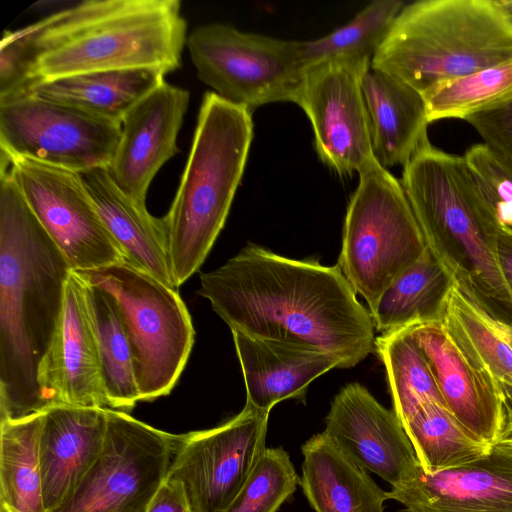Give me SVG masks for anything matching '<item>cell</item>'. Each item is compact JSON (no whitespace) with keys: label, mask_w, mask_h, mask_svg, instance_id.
Listing matches in <instances>:
<instances>
[{"label":"cell","mask_w":512,"mask_h":512,"mask_svg":"<svg viewBox=\"0 0 512 512\" xmlns=\"http://www.w3.org/2000/svg\"><path fill=\"white\" fill-rule=\"evenodd\" d=\"M198 293L231 331L321 350L339 358L343 368L356 366L375 348L371 314L338 265L249 244L202 273Z\"/></svg>","instance_id":"cell-1"},{"label":"cell","mask_w":512,"mask_h":512,"mask_svg":"<svg viewBox=\"0 0 512 512\" xmlns=\"http://www.w3.org/2000/svg\"><path fill=\"white\" fill-rule=\"evenodd\" d=\"M70 272L10 167L0 168V422L50 409L39 373L62 315Z\"/></svg>","instance_id":"cell-2"},{"label":"cell","mask_w":512,"mask_h":512,"mask_svg":"<svg viewBox=\"0 0 512 512\" xmlns=\"http://www.w3.org/2000/svg\"><path fill=\"white\" fill-rule=\"evenodd\" d=\"M35 26L36 83L131 68L166 75L181 66L188 37L179 0L82 1Z\"/></svg>","instance_id":"cell-3"},{"label":"cell","mask_w":512,"mask_h":512,"mask_svg":"<svg viewBox=\"0 0 512 512\" xmlns=\"http://www.w3.org/2000/svg\"><path fill=\"white\" fill-rule=\"evenodd\" d=\"M400 180L427 247L490 314L512 323V296L497 257L498 235L464 156L426 141Z\"/></svg>","instance_id":"cell-4"},{"label":"cell","mask_w":512,"mask_h":512,"mask_svg":"<svg viewBox=\"0 0 512 512\" xmlns=\"http://www.w3.org/2000/svg\"><path fill=\"white\" fill-rule=\"evenodd\" d=\"M253 139L252 113L203 95L187 163L162 217L176 287L203 264L229 214Z\"/></svg>","instance_id":"cell-5"},{"label":"cell","mask_w":512,"mask_h":512,"mask_svg":"<svg viewBox=\"0 0 512 512\" xmlns=\"http://www.w3.org/2000/svg\"><path fill=\"white\" fill-rule=\"evenodd\" d=\"M512 58V17L500 0H420L398 13L371 68L423 94Z\"/></svg>","instance_id":"cell-6"},{"label":"cell","mask_w":512,"mask_h":512,"mask_svg":"<svg viewBox=\"0 0 512 512\" xmlns=\"http://www.w3.org/2000/svg\"><path fill=\"white\" fill-rule=\"evenodd\" d=\"M358 175L337 265L370 309L427 245L400 180L376 160Z\"/></svg>","instance_id":"cell-7"},{"label":"cell","mask_w":512,"mask_h":512,"mask_svg":"<svg viewBox=\"0 0 512 512\" xmlns=\"http://www.w3.org/2000/svg\"><path fill=\"white\" fill-rule=\"evenodd\" d=\"M74 272L114 297L130 343L140 400L169 394L194 344L191 316L177 289L127 262Z\"/></svg>","instance_id":"cell-8"},{"label":"cell","mask_w":512,"mask_h":512,"mask_svg":"<svg viewBox=\"0 0 512 512\" xmlns=\"http://www.w3.org/2000/svg\"><path fill=\"white\" fill-rule=\"evenodd\" d=\"M186 47L198 78L224 100L251 113L275 102L296 104L305 72L297 41L210 23L195 28Z\"/></svg>","instance_id":"cell-9"},{"label":"cell","mask_w":512,"mask_h":512,"mask_svg":"<svg viewBox=\"0 0 512 512\" xmlns=\"http://www.w3.org/2000/svg\"><path fill=\"white\" fill-rule=\"evenodd\" d=\"M102 450L51 512H147L186 434H171L108 409Z\"/></svg>","instance_id":"cell-10"},{"label":"cell","mask_w":512,"mask_h":512,"mask_svg":"<svg viewBox=\"0 0 512 512\" xmlns=\"http://www.w3.org/2000/svg\"><path fill=\"white\" fill-rule=\"evenodd\" d=\"M121 123L28 93L0 102V149L82 173L108 167Z\"/></svg>","instance_id":"cell-11"},{"label":"cell","mask_w":512,"mask_h":512,"mask_svg":"<svg viewBox=\"0 0 512 512\" xmlns=\"http://www.w3.org/2000/svg\"><path fill=\"white\" fill-rule=\"evenodd\" d=\"M8 158L11 174L26 202L71 270H94L126 262L80 173L31 159Z\"/></svg>","instance_id":"cell-12"},{"label":"cell","mask_w":512,"mask_h":512,"mask_svg":"<svg viewBox=\"0 0 512 512\" xmlns=\"http://www.w3.org/2000/svg\"><path fill=\"white\" fill-rule=\"evenodd\" d=\"M269 414L246 403L220 426L186 434L167 478L182 484L194 512L231 504L266 449Z\"/></svg>","instance_id":"cell-13"},{"label":"cell","mask_w":512,"mask_h":512,"mask_svg":"<svg viewBox=\"0 0 512 512\" xmlns=\"http://www.w3.org/2000/svg\"><path fill=\"white\" fill-rule=\"evenodd\" d=\"M371 62L331 60L305 69L296 104L309 118L320 160L340 176L374 159L362 80Z\"/></svg>","instance_id":"cell-14"},{"label":"cell","mask_w":512,"mask_h":512,"mask_svg":"<svg viewBox=\"0 0 512 512\" xmlns=\"http://www.w3.org/2000/svg\"><path fill=\"white\" fill-rule=\"evenodd\" d=\"M323 432L351 461L391 487L408 480L419 466L395 412L359 383L346 385L334 397Z\"/></svg>","instance_id":"cell-15"},{"label":"cell","mask_w":512,"mask_h":512,"mask_svg":"<svg viewBox=\"0 0 512 512\" xmlns=\"http://www.w3.org/2000/svg\"><path fill=\"white\" fill-rule=\"evenodd\" d=\"M448 410L479 440L493 446L506 418V394L438 319L411 327Z\"/></svg>","instance_id":"cell-16"},{"label":"cell","mask_w":512,"mask_h":512,"mask_svg":"<svg viewBox=\"0 0 512 512\" xmlns=\"http://www.w3.org/2000/svg\"><path fill=\"white\" fill-rule=\"evenodd\" d=\"M189 100L188 90L164 81L121 120L119 142L107 169L135 200L146 203L153 178L179 152L177 137Z\"/></svg>","instance_id":"cell-17"},{"label":"cell","mask_w":512,"mask_h":512,"mask_svg":"<svg viewBox=\"0 0 512 512\" xmlns=\"http://www.w3.org/2000/svg\"><path fill=\"white\" fill-rule=\"evenodd\" d=\"M39 381L50 408L59 405L108 408L86 283L71 270L62 315Z\"/></svg>","instance_id":"cell-18"},{"label":"cell","mask_w":512,"mask_h":512,"mask_svg":"<svg viewBox=\"0 0 512 512\" xmlns=\"http://www.w3.org/2000/svg\"><path fill=\"white\" fill-rule=\"evenodd\" d=\"M387 496L406 512H512V449L495 444L475 461L433 473L419 464Z\"/></svg>","instance_id":"cell-19"},{"label":"cell","mask_w":512,"mask_h":512,"mask_svg":"<svg viewBox=\"0 0 512 512\" xmlns=\"http://www.w3.org/2000/svg\"><path fill=\"white\" fill-rule=\"evenodd\" d=\"M106 408L59 405L43 414L39 463L47 512L58 508L98 458Z\"/></svg>","instance_id":"cell-20"},{"label":"cell","mask_w":512,"mask_h":512,"mask_svg":"<svg viewBox=\"0 0 512 512\" xmlns=\"http://www.w3.org/2000/svg\"><path fill=\"white\" fill-rule=\"evenodd\" d=\"M246 386V403L270 412L279 402L293 398L305 402L309 384L338 367L336 356L309 347L257 338L232 331Z\"/></svg>","instance_id":"cell-21"},{"label":"cell","mask_w":512,"mask_h":512,"mask_svg":"<svg viewBox=\"0 0 512 512\" xmlns=\"http://www.w3.org/2000/svg\"><path fill=\"white\" fill-rule=\"evenodd\" d=\"M80 175L126 262L178 289L169 262L162 218L151 215L146 203L121 190L107 167L94 168Z\"/></svg>","instance_id":"cell-22"},{"label":"cell","mask_w":512,"mask_h":512,"mask_svg":"<svg viewBox=\"0 0 512 512\" xmlns=\"http://www.w3.org/2000/svg\"><path fill=\"white\" fill-rule=\"evenodd\" d=\"M374 159L384 168L405 165L428 141L421 93L381 70L369 68L362 80Z\"/></svg>","instance_id":"cell-23"},{"label":"cell","mask_w":512,"mask_h":512,"mask_svg":"<svg viewBox=\"0 0 512 512\" xmlns=\"http://www.w3.org/2000/svg\"><path fill=\"white\" fill-rule=\"evenodd\" d=\"M301 452L299 485L315 512H384L387 492L324 432L309 438Z\"/></svg>","instance_id":"cell-24"},{"label":"cell","mask_w":512,"mask_h":512,"mask_svg":"<svg viewBox=\"0 0 512 512\" xmlns=\"http://www.w3.org/2000/svg\"><path fill=\"white\" fill-rule=\"evenodd\" d=\"M151 68L93 71L37 82L30 93L118 121L164 82Z\"/></svg>","instance_id":"cell-25"},{"label":"cell","mask_w":512,"mask_h":512,"mask_svg":"<svg viewBox=\"0 0 512 512\" xmlns=\"http://www.w3.org/2000/svg\"><path fill=\"white\" fill-rule=\"evenodd\" d=\"M454 279L427 247L370 308L376 330L384 333L438 320Z\"/></svg>","instance_id":"cell-26"},{"label":"cell","mask_w":512,"mask_h":512,"mask_svg":"<svg viewBox=\"0 0 512 512\" xmlns=\"http://www.w3.org/2000/svg\"><path fill=\"white\" fill-rule=\"evenodd\" d=\"M439 320L512 400V323L484 309L454 281Z\"/></svg>","instance_id":"cell-27"},{"label":"cell","mask_w":512,"mask_h":512,"mask_svg":"<svg viewBox=\"0 0 512 512\" xmlns=\"http://www.w3.org/2000/svg\"><path fill=\"white\" fill-rule=\"evenodd\" d=\"M43 414L0 422V512H47L39 463Z\"/></svg>","instance_id":"cell-28"},{"label":"cell","mask_w":512,"mask_h":512,"mask_svg":"<svg viewBox=\"0 0 512 512\" xmlns=\"http://www.w3.org/2000/svg\"><path fill=\"white\" fill-rule=\"evenodd\" d=\"M85 283L109 409L126 412L140 400L128 336L114 297Z\"/></svg>","instance_id":"cell-29"},{"label":"cell","mask_w":512,"mask_h":512,"mask_svg":"<svg viewBox=\"0 0 512 512\" xmlns=\"http://www.w3.org/2000/svg\"><path fill=\"white\" fill-rule=\"evenodd\" d=\"M403 428L427 473L458 467L490 452L446 406L432 402L416 411Z\"/></svg>","instance_id":"cell-30"},{"label":"cell","mask_w":512,"mask_h":512,"mask_svg":"<svg viewBox=\"0 0 512 512\" xmlns=\"http://www.w3.org/2000/svg\"><path fill=\"white\" fill-rule=\"evenodd\" d=\"M412 326L375 338V349L386 369L393 411L402 425L428 403L446 406Z\"/></svg>","instance_id":"cell-31"},{"label":"cell","mask_w":512,"mask_h":512,"mask_svg":"<svg viewBox=\"0 0 512 512\" xmlns=\"http://www.w3.org/2000/svg\"><path fill=\"white\" fill-rule=\"evenodd\" d=\"M404 6L402 0H375L328 34L313 40L297 41L303 67L306 69L331 60L372 62Z\"/></svg>","instance_id":"cell-32"},{"label":"cell","mask_w":512,"mask_h":512,"mask_svg":"<svg viewBox=\"0 0 512 512\" xmlns=\"http://www.w3.org/2000/svg\"><path fill=\"white\" fill-rule=\"evenodd\" d=\"M430 123L468 117L512 100V58L435 85L422 94Z\"/></svg>","instance_id":"cell-33"},{"label":"cell","mask_w":512,"mask_h":512,"mask_svg":"<svg viewBox=\"0 0 512 512\" xmlns=\"http://www.w3.org/2000/svg\"><path fill=\"white\" fill-rule=\"evenodd\" d=\"M300 478L282 447L266 448L247 481L224 512H277Z\"/></svg>","instance_id":"cell-34"},{"label":"cell","mask_w":512,"mask_h":512,"mask_svg":"<svg viewBox=\"0 0 512 512\" xmlns=\"http://www.w3.org/2000/svg\"><path fill=\"white\" fill-rule=\"evenodd\" d=\"M464 158L498 237L512 239V170L483 143Z\"/></svg>","instance_id":"cell-35"},{"label":"cell","mask_w":512,"mask_h":512,"mask_svg":"<svg viewBox=\"0 0 512 512\" xmlns=\"http://www.w3.org/2000/svg\"><path fill=\"white\" fill-rule=\"evenodd\" d=\"M35 37V23L4 31L0 44V102L28 94L36 84Z\"/></svg>","instance_id":"cell-36"},{"label":"cell","mask_w":512,"mask_h":512,"mask_svg":"<svg viewBox=\"0 0 512 512\" xmlns=\"http://www.w3.org/2000/svg\"><path fill=\"white\" fill-rule=\"evenodd\" d=\"M465 121L478 132L483 144L512 170V100Z\"/></svg>","instance_id":"cell-37"},{"label":"cell","mask_w":512,"mask_h":512,"mask_svg":"<svg viewBox=\"0 0 512 512\" xmlns=\"http://www.w3.org/2000/svg\"><path fill=\"white\" fill-rule=\"evenodd\" d=\"M147 512H194L182 484L166 478L155 496Z\"/></svg>","instance_id":"cell-38"},{"label":"cell","mask_w":512,"mask_h":512,"mask_svg":"<svg viewBox=\"0 0 512 512\" xmlns=\"http://www.w3.org/2000/svg\"><path fill=\"white\" fill-rule=\"evenodd\" d=\"M497 257L505 283L512 296V239L508 237H498L497 239Z\"/></svg>","instance_id":"cell-39"},{"label":"cell","mask_w":512,"mask_h":512,"mask_svg":"<svg viewBox=\"0 0 512 512\" xmlns=\"http://www.w3.org/2000/svg\"><path fill=\"white\" fill-rule=\"evenodd\" d=\"M497 445L512 449V400L506 403V418Z\"/></svg>","instance_id":"cell-40"},{"label":"cell","mask_w":512,"mask_h":512,"mask_svg":"<svg viewBox=\"0 0 512 512\" xmlns=\"http://www.w3.org/2000/svg\"><path fill=\"white\" fill-rule=\"evenodd\" d=\"M508 9H509V12H510V14H511V16H512V2L509 4Z\"/></svg>","instance_id":"cell-41"}]
</instances>
